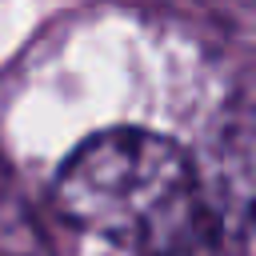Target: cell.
I'll return each mask as SVG.
<instances>
[{"mask_svg": "<svg viewBox=\"0 0 256 256\" xmlns=\"http://www.w3.org/2000/svg\"><path fill=\"white\" fill-rule=\"evenodd\" d=\"M0 256H44L40 236L32 220L20 212V204L0 208Z\"/></svg>", "mask_w": 256, "mask_h": 256, "instance_id": "obj_2", "label": "cell"}, {"mask_svg": "<svg viewBox=\"0 0 256 256\" xmlns=\"http://www.w3.org/2000/svg\"><path fill=\"white\" fill-rule=\"evenodd\" d=\"M56 212L132 256H224L248 228V192L148 128H104L60 164Z\"/></svg>", "mask_w": 256, "mask_h": 256, "instance_id": "obj_1", "label": "cell"}]
</instances>
